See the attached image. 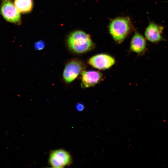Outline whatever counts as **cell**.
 Masks as SVG:
<instances>
[{
    "label": "cell",
    "instance_id": "cell-1",
    "mask_svg": "<svg viewBox=\"0 0 168 168\" xmlns=\"http://www.w3.org/2000/svg\"><path fill=\"white\" fill-rule=\"evenodd\" d=\"M67 43L70 50L77 54L88 52L94 47V44L90 36L84 32L77 30L69 36Z\"/></svg>",
    "mask_w": 168,
    "mask_h": 168
},
{
    "label": "cell",
    "instance_id": "cell-2",
    "mask_svg": "<svg viewBox=\"0 0 168 168\" xmlns=\"http://www.w3.org/2000/svg\"><path fill=\"white\" fill-rule=\"evenodd\" d=\"M129 19L120 17L113 20L110 25V33L114 40L120 43L125 39L130 29Z\"/></svg>",
    "mask_w": 168,
    "mask_h": 168
},
{
    "label": "cell",
    "instance_id": "cell-3",
    "mask_svg": "<svg viewBox=\"0 0 168 168\" xmlns=\"http://www.w3.org/2000/svg\"><path fill=\"white\" fill-rule=\"evenodd\" d=\"M0 13L7 21L19 24L21 21L20 12L11 0H1Z\"/></svg>",
    "mask_w": 168,
    "mask_h": 168
},
{
    "label": "cell",
    "instance_id": "cell-4",
    "mask_svg": "<svg viewBox=\"0 0 168 168\" xmlns=\"http://www.w3.org/2000/svg\"><path fill=\"white\" fill-rule=\"evenodd\" d=\"M70 154L63 149H58L52 151L50 153L49 162L54 168H63L70 165L72 163Z\"/></svg>",
    "mask_w": 168,
    "mask_h": 168
},
{
    "label": "cell",
    "instance_id": "cell-5",
    "mask_svg": "<svg viewBox=\"0 0 168 168\" xmlns=\"http://www.w3.org/2000/svg\"><path fill=\"white\" fill-rule=\"evenodd\" d=\"M85 66L81 61L77 59L72 60L66 65L63 73V78L67 82L74 80L83 71Z\"/></svg>",
    "mask_w": 168,
    "mask_h": 168
},
{
    "label": "cell",
    "instance_id": "cell-6",
    "mask_svg": "<svg viewBox=\"0 0 168 168\" xmlns=\"http://www.w3.org/2000/svg\"><path fill=\"white\" fill-rule=\"evenodd\" d=\"M89 64L100 70L108 69L115 63L114 58L110 55L105 54H97L91 57L88 60Z\"/></svg>",
    "mask_w": 168,
    "mask_h": 168
},
{
    "label": "cell",
    "instance_id": "cell-7",
    "mask_svg": "<svg viewBox=\"0 0 168 168\" xmlns=\"http://www.w3.org/2000/svg\"><path fill=\"white\" fill-rule=\"evenodd\" d=\"M102 78L100 72L93 70L83 71L81 72V87L87 88L95 85Z\"/></svg>",
    "mask_w": 168,
    "mask_h": 168
},
{
    "label": "cell",
    "instance_id": "cell-8",
    "mask_svg": "<svg viewBox=\"0 0 168 168\" xmlns=\"http://www.w3.org/2000/svg\"><path fill=\"white\" fill-rule=\"evenodd\" d=\"M163 29L162 26L154 22H151L146 29L145 31V37L150 42L158 43L163 40L161 35Z\"/></svg>",
    "mask_w": 168,
    "mask_h": 168
},
{
    "label": "cell",
    "instance_id": "cell-9",
    "mask_svg": "<svg viewBox=\"0 0 168 168\" xmlns=\"http://www.w3.org/2000/svg\"><path fill=\"white\" fill-rule=\"evenodd\" d=\"M146 44L144 37L139 33L136 32L131 40L130 49L133 52L141 54L145 51Z\"/></svg>",
    "mask_w": 168,
    "mask_h": 168
},
{
    "label": "cell",
    "instance_id": "cell-10",
    "mask_svg": "<svg viewBox=\"0 0 168 168\" xmlns=\"http://www.w3.org/2000/svg\"><path fill=\"white\" fill-rule=\"evenodd\" d=\"M14 5L16 9L22 13L29 12L32 9V0H15Z\"/></svg>",
    "mask_w": 168,
    "mask_h": 168
},
{
    "label": "cell",
    "instance_id": "cell-11",
    "mask_svg": "<svg viewBox=\"0 0 168 168\" xmlns=\"http://www.w3.org/2000/svg\"><path fill=\"white\" fill-rule=\"evenodd\" d=\"M35 49L38 50H40L43 49L44 46L45 44L44 41L42 40L38 41L35 44Z\"/></svg>",
    "mask_w": 168,
    "mask_h": 168
},
{
    "label": "cell",
    "instance_id": "cell-12",
    "mask_svg": "<svg viewBox=\"0 0 168 168\" xmlns=\"http://www.w3.org/2000/svg\"><path fill=\"white\" fill-rule=\"evenodd\" d=\"M85 108L84 105L82 103H78L76 105V109L78 111H82Z\"/></svg>",
    "mask_w": 168,
    "mask_h": 168
}]
</instances>
